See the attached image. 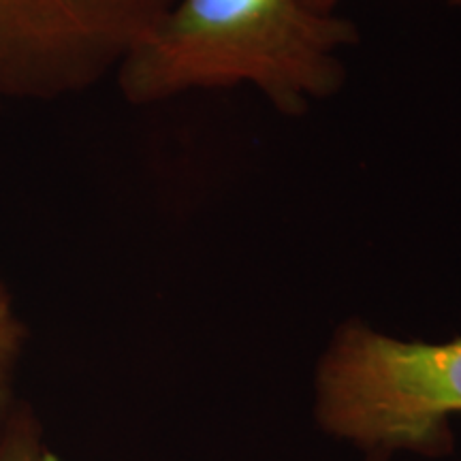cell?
<instances>
[{
  "mask_svg": "<svg viewBox=\"0 0 461 461\" xmlns=\"http://www.w3.org/2000/svg\"><path fill=\"white\" fill-rule=\"evenodd\" d=\"M357 41L353 22L303 0H176L115 79L132 105L248 84L302 115L338 95L342 51Z\"/></svg>",
  "mask_w": 461,
  "mask_h": 461,
  "instance_id": "6da1fadb",
  "label": "cell"
},
{
  "mask_svg": "<svg viewBox=\"0 0 461 461\" xmlns=\"http://www.w3.org/2000/svg\"><path fill=\"white\" fill-rule=\"evenodd\" d=\"M455 412H461V338L411 342L348 321L316 370L319 423L376 455H447Z\"/></svg>",
  "mask_w": 461,
  "mask_h": 461,
  "instance_id": "7a4b0ae2",
  "label": "cell"
},
{
  "mask_svg": "<svg viewBox=\"0 0 461 461\" xmlns=\"http://www.w3.org/2000/svg\"><path fill=\"white\" fill-rule=\"evenodd\" d=\"M176 0H0V99L54 101L118 75Z\"/></svg>",
  "mask_w": 461,
  "mask_h": 461,
  "instance_id": "3957f363",
  "label": "cell"
},
{
  "mask_svg": "<svg viewBox=\"0 0 461 461\" xmlns=\"http://www.w3.org/2000/svg\"><path fill=\"white\" fill-rule=\"evenodd\" d=\"M0 461H48L31 414H14L0 428Z\"/></svg>",
  "mask_w": 461,
  "mask_h": 461,
  "instance_id": "277c9868",
  "label": "cell"
},
{
  "mask_svg": "<svg viewBox=\"0 0 461 461\" xmlns=\"http://www.w3.org/2000/svg\"><path fill=\"white\" fill-rule=\"evenodd\" d=\"M17 339H20L17 319L14 310H11L7 293L0 286V391H3L5 380H7L11 366H14Z\"/></svg>",
  "mask_w": 461,
  "mask_h": 461,
  "instance_id": "5b68a950",
  "label": "cell"
},
{
  "mask_svg": "<svg viewBox=\"0 0 461 461\" xmlns=\"http://www.w3.org/2000/svg\"><path fill=\"white\" fill-rule=\"evenodd\" d=\"M303 3L319 14H336V7L342 0H303Z\"/></svg>",
  "mask_w": 461,
  "mask_h": 461,
  "instance_id": "8992f818",
  "label": "cell"
},
{
  "mask_svg": "<svg viewBox=\"0 0 461 461\" xmlns=\"http://www.w3.org/2000/svg\"><path fill=\"white\" fill-rule=\"evenodd\" d=\"M448 3H451L453 7H461V0H448Z\"/></svg>",
  "mask_w": 461,
  "mask_h": 461,
  "instance_id": "52a82bcc",
  "label": "cell"
},
{
  "mask_svg": "<svg viewBox=\"0 0 461 461\" xmlns=\"http://www.w3.org/2000/svg\"><path fill=\"white\" fill-rule=\"evenodd\" d=\"M383 457H380V455H376V457H372V461H380Z\"/></svg>",
  "mask_w": 461,
  "mask_h": 461,
  "instance_id": "ba28073f",
  "label": "cell"
}]
</instances>
